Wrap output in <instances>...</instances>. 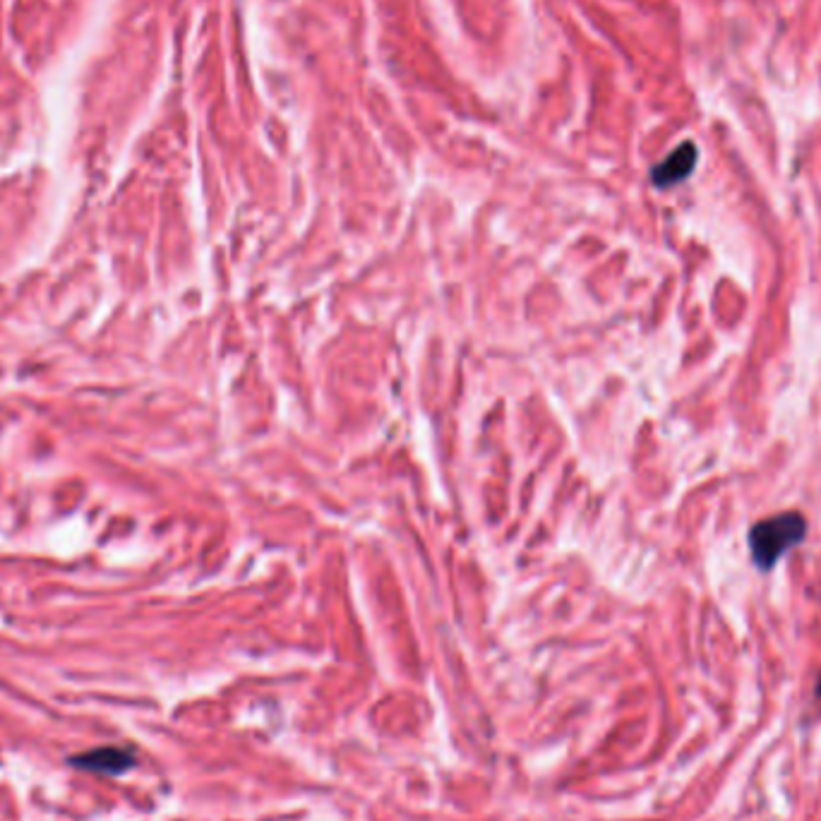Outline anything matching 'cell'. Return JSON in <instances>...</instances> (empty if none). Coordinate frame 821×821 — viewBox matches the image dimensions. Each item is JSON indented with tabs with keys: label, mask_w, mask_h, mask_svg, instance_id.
<instances>
[{
	"label": "cell",
	"mask_w": 821,
	"mask_h": 821,
	"mask_svg": "<svg viewBox=\"0 0 821 821\" xmlns=\"http://www.w3.org/2000/svg\"><path fill=\"white\" fill-rule=\"evenodd\" d=\"M697 159V145H694V142H682L675 152H670V157H665L661 164L653 166V185H656V188H673V185L687 181V178L692 176L694 166H697Z\"/></svg>",
	"instance_id": "2"
},
{
	"label": "cell",
	"mask_w": 821,
	"mask_h": 821,
	"mask_svg": "<svg viewBox=\"0 0 821 821\" xmlns=\"http://www.w3.org/2000/svg\"><path fill=\"white\" fill-rule=\"evenodd\" d=\"M73 764L77 769L104 773V776H121V773H125L133 766V754L118 747H101L94 749V752L75 757Z\"/></svg>",
	"instance_id": "3"
},
{
	"label": "cell",
	"mask_w": 821,
	"mask_h": 821,
	"mask_svg": "<svg viewBox=\"0 0 821 821\" xmlns=\"http://www.w3.org/2000/svg\"><path fill=\"white\" fill-rule=\"evenodd\" d=\"M817 694L821 697V680H819V685H817Z\"/></svg>",
	"instance_id": "4"
},
{
	"label": "cell",
	"mask_w": 821,
	"mask_h": 821,
	"mask_svg": "<svg viewBox=\"0 0 821 821\" xmlns=\"http://www.w3.org/2000/svg\"><path fill=\"white\" fill-rule=\"evenodd\" d=\"M807 538V519L800 512H783L761 519L749 529V550L761 572H771L778 560Z\"/></svg>",
	"instance_id": "1"
}]
</instances>
